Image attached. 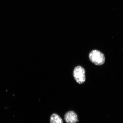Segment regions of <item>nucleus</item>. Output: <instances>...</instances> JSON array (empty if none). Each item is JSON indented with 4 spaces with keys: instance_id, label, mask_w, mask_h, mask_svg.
Segmentation results:
<instances>
[{
    "instance_id": "3",
    "label": "nucleus",
    "mask_w": 123,
    "mask_h": 123,
    "mask_svg": "<svg viewBox=\"0 0 123 123\" xmlns=\"http://www.w3.org/2000/svg\"><path fill=\"white\" fill-rule=\"evenodd\" d=\"M64 119L68 123H75L78 121L77 115L74 112L72 111L68 112L66 114Z\"/></svg>"
},
{
    "instance_id": "2",
    "label": "nucleus",
    "mask_w": 123,
    "mask_h": 123,
    "mask_svg": "<svg viewBox=\"0 0 123 123\" xmlns=\"http://www.w3.org/2000/svg\"><path fill=\"white\" fill-rule=\"evenodd\" d=\"M85 71L80 66L76 67L74 70L73 75L74 78L78 84L83 83L86 80Z\"/></svg>"
},
{
    "instance_id": "1",
    "label": "nucleus",
    "mask_w": 123,
    "mask_h": 123,
    "mask_svg": "<svg viewBox=\"0 0 123 123\" xmlns=\"http://www.w3.org/2000/svg\"><path fill=\"white\" fill-rule=\"evenodd\" d=\"M89 58L90 61L97 65H102L105 62V58L104 54L99 50L92 51L89 54Z\"/></svg>"
},
{
    "instance_id": "4",
    "label": "nucleus",
    "mask_w": 123,
    "mask_h": 123,
    "mask_svg": "<svg viewBox=\"0 0 123 123\" xmlns=\"http://www.w3.org/2000/svg\"><path fill=\"white\" fill-rule=\"evenodd\" d=\"M50 122L51 123H62L63 120L59 116L54 114L50 117Z\"/></svg>"
}]
</instances>
